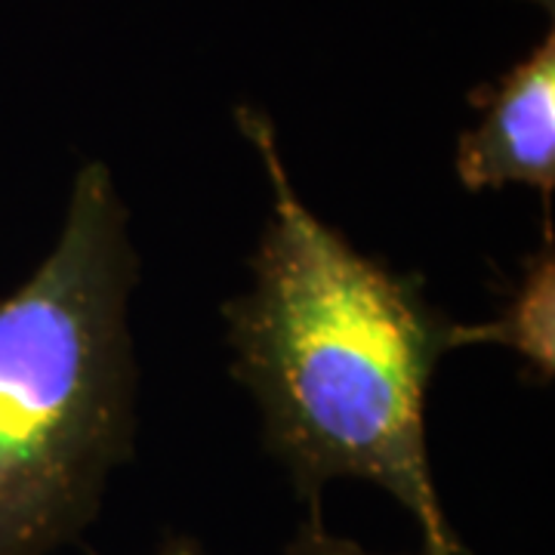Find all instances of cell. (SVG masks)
<instances>
[{"instance_id":"277c9868","label":"cell","mask_w":555,"mask_h":555,"mask_svg":"<svg viewBox=\"0 0 555 555\" xmlns=\"http://www.w3.org/2000/svg\"><path fill=\"white\" fill-rule=\"evenodd\" d=\"M553 302H555V259L553 235L528 262V272L518 284L516 297L503 309V315L488 324H463V346L469 343H496L509 346L534 367L540 379H550L555 371L553 343Z\"/></svg>"},{"instance_id":"52a82bcc","label":"cell","mask_w":555,"mask_h":555,"mask_svg":"<svg viewBox=\"0 0 555 555\" xmlns=\"http://www.w3.org/2000/svg\"><path fill=\"white\" fill-rule=\"evenodd\" d=\"M534 3H540V7H546V10H553L555 0H534Z\"/></svg>"},{"instance_id":"5b68a950","label":"cell","mask_w":555,"mask_h":555,"mask_svg":"<svg viewBox=\"0 0 555 555\" xmlns=\"http://www.w3.org/2000/svg\"><path fill=\"white\" fill-rule=\"evenodd\" d=\"M281 555H377L361 550L356 540H346V537H334L324 531V525L318 521V516H312V521L299 531L291 546Z\"/></svg>"},{"instance_id":"8992f818","label":"cell","mask_w":555,"mask_h":555,"mask_svg":"<svg viewBox=\"0 0 555 555\" xmlns=\"http://www.w3.org/2000/svg\"><path fill=\"white\" fill-rule=\"evenodd\" d=\"M155 555H204V550H201V543L189 540V537H173Z\"/></svg>"},{"instance_id":"3957f363","label":"cell","mask_w":555,"mask_h":555,"mask_svg":"<svg viewBox=\"0 0 555 555\" xmlns=\"http://www.w3.org/2000/svg\"><path fill=\"white\" fill-rule=\"evenodd\" d=\"M476 127L456 142V177L469 192L531 185L550 201L555 189V38L537 43L494 83L476 90Z\"/></svg>"},{"instance_id":"7a4b0ae2","label":"cell","mask_w":555,"mask_h":555,"mask_svg":"<svg viewBox=\"0 0 555 555\" xmlns=\"http://www.w3.org/2000/svg\"><path fill=\"white\" fill-rule=\"evenodd\" d=\"M137 275L115 179L87 164L53 254L0 299V555L75 540L133 451Z\"/></svg>"},{"instance_id":"6da1fadb","label":"cell","mask_w":555,"mask_h":555,"mask_svg":"<svg viewBox=\"0 0 555 555\" xmlns=\"http://www.w3.org/2000/svg\"><path fill=\"white\" fill-rule=\"evenodd\" d=\"M272 189L250 269L222 306L232 374L262 411L266 448L312 503L334 478H367L414 518L426 555H466L438 500L426 448V392L444 352L463 346L420 291L318 219L287 177L275 127L238 108Z\"/></svg>"}]
</instances>
